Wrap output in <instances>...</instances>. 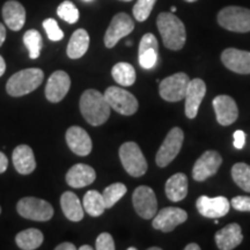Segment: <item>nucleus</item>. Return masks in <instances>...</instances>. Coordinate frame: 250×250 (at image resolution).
Segmentation results:
<instances>
[{
	"mask_svg": "<svg viewBox=\"0 0 250 250\" xmlns=\"http://www.w3.org/2000/svg\"><path fill=\"white\" fill-rule=\"evenodd\" d=\"M110 105L104 94L96 89H87L80 98V111L87 123L99 126L108 121L110 116Z\"/></svg>",
	"mask_w": 250,
	"mask_h": 250,
	"instance_id": "obj_1",
	"label": "nucleus"
},
{
	"mask_svg": "<svg viewBox=\"0 0 250 250\" xmlns=\"http://www.w3.org/2000/svg\"><path fill=\"white\" fill-rule=\"evenodd\" d=\"M156 26L166 48L174 51L183 48L187 41V31L183 22L176 15L167 12L160 13L156 19Z\"/></svg>",
	"mask_w": 250,
	"mask_h": 250,
	"instance_id": "obj_2",
	"label": "nucleus"
},
{
	"mask_svg": "<svg viewBox=\"0 0 250 250\" xmlns=\"http://www.w3.org/2000/svg\"><path fill=\"white\" fill-rule=\"evenodd\" d=\"M43 79H44V73L41 68L31 67L21 70L9 78L6 90L14 98L27 95L34 92L43 83Z\"/></svg>",
	"mask_w": 250,
	"mask_h": 250,
	"instance_id": "obj_3",
	"label": "nucleus"
},
{
	"mask_svg": "<svg viewBox=\"0 0 250 250\" xmlns=\"http://www.w3.org/2000/svg\"><path fill=\"white\" fill-rule=\"evenodd\" d=\"M218 23L234 33L250 31V9L239 6H228L219 12Z\"/></svg>",
	"mask_w": 250,
	"mask_h": 250,
	"instance_id": "obj_4",
	"label": "nucleus"
},
{
	"mask_svg": "<svg viewBox=\"0 0 250 250\" xmlns=\"http://www.w3.org/2000/svg\"><path fill=\"white\" fill-rule=\"evenodd\" d=\"M120 159L126 173L133 177H140L147 171V161L138 144L124 143L120 147Z\"/></svg>",
	"mask_w": 250,
	"mask_h": 250,
	"instance_id": "obj_5",
	"label": "nucleus"
},
{
	"mask_svg": "<svg viewBox=\"0 0 250 250\" xmlns=\"http://www.w3.org/2000/svg\"><path fill=\"white\" fill-rule=\"evenodd\" d=\"M21 217L36 221H48L54 215V208L50 203L36 197H24L17 205Z\"/></svg>",
	"mask_w": 250,
	"mask_h": 250,
	"instance_id": "obj_6",
	"label": "nucleus"
},
{
	"mask_svg": "<svg viewBox=\"0 0 250 250\" xmlns=\"http://www.w3.org/2000/svg\"><path fill=\"white\" fill-rule=\"evenodd\" d=\"M184 140V133L180 127H173L167 137H166L164 143L159 148L155 156V162L159 167L164 168L167 167L171 161L179 155V153L182 148Z\"/></svg>",
	"mask_w": 250,
	"mask_h": 250,
	"instance_id": "obj_7",
	"label": "nucleus"
},
{
	"mask_svg": "<svg viewBox=\"0 0 250 250\" xmlns=\"http://www.w3.org/2000/svg\"><path fill=\"white\" fill-rule=\"evenodd\" d=\"M104 96L110 108L124 116H130L138 110V101L133 94L120 87H108L104 92Z\"/></svg>",
	"mask_w": 250,
	"mask_h": 250,
	"instance_id": "obj_8",
	"label": "nucleus"
},
{
	"mask_svg": "<svg viewBox=\"0 0 250 250\" xmlns=\"http://www.w3.org/2000/svg\"><path fill=\"white\" fill-rule=\"evenodd\" d=\"M189 77L187 73L180 72L167 77L159 85L161 98L168 102H179L186 98V92L189 85Z\"/></svg>",
	"mask_w": 250,
	"mask_h": 250,
	"instance_id": "obj_9",
	"label": "nucleus"
},
{
	"mask_svg": "<svg viewBox=\"0 0 250 250\" xmlns=\"http://www.w3.org/2000/svg\"><path fill=\"white\" fill-rule=\"evenodd\" d=\"M133 208L137 214L143 219L154 218L158 211V201L155 193L149 187L140 186L134 190L132 195Z\"/></svg>",
	"mask_w": 250,
	"mask_h": 250,
	"instance_id": "obj_10",
	"label": "nucleus"
},
{
	"mask_svg": "<svg viewBox=\"0 0 250 250\" xmlns=\"http://www.w3.org/2000/svg\"><path fill=\"white\" fill-rule=\"evenodd\" d=\"M134 29V22L130 15L126 13H118L112 18L104 35V44L111 49L120 42L121 39L127 36Z\"/></svg>",
	"mask_w": 250,
	"mask_h": 250,
	"instance_id": "obj_11",
	"label": "nucleus"
},
{
	"mask_svg": "<svg viewBox=\"0 0 250 250\" xmlns=\"http://www.w3.org/2000/svg\"><path fill=\"white\" fill-rule=\"evenodd\" d=\"M223 164V158L217 151H206L195 162L192 168V177L195 181L203 182L217 174Z\"/></svg>",
	"mask_w": 250,
	"mask_h": 250,
	"instance_id": "obj_12",
	"label": "nucleus"
},
{
	"mask_svg": "<svg viewBox=\"0 0 250 250\" xmlns=\"http://www.w3.org/2000/svg\"><path fill=\"white\" fill-rule=\"evenodd\" d=\"M188 213L180 208H165L154 215L153 227L164 233H169L174 230L179 225L186 223Z\"/></svg>",
	"mask_w": 250,
	"mask_h": 250,
	"instance_id": "obj_13",
	"label": "nucleus"
},
{
	"mask_svg": "<svg viewBox=\"0 0 250 250\" xmlns=\"http://www.w3.org/2000/svg\"><path fill=\"white\" fill-rule=\"evenodd\" d=\"M197 210L205 218H221L229 212L230 202L226 197L218 196L210 198L208 196H201L196 202Z\"/></svg>",
	"mask_w": 250,
	"mask_h": 250,
	"instance_id": "obj_14",
	"label": "nucleus"
},
{
	"mask_svg": "<svg viewBox=\"0 0 250 250\" xmlns=\"http://www.w3.org/2000/svg\"><path fill=\"white\" fill-rule=\"evenodd\" d=\"M71 87V79L64 71H56L48 79L45 86V98L50 102H61L66 96Z\"/></svg>",
	"mask_w": 250,
	"mask_h": 250,
	"instance_id": "obj_15",
	"label": "nucleus"
},
{
	"mask_svg": "<svg viewBox=\"0 0 250 250\" xmlns=\"http://www.w3.org/2000/svg\"><path fill=\"white\" fill-rule=\"evenodd\" d=\"M206 94L205 83L199 78L190 79L186 92V116L188 118H195L198 114L199 105Z\"/></svg>",
	"mask_w": 250,
	"mask_h": 250,
	"instance_id": "obj_16",
	"label": "nucleus"
},
{
	"mask_svg": "<svg viewBox=\"0 0 250 250\" xmlns=\"http://www.w3.org/2000/svg\"><path fill=\"white\" fill-rule=\"evenodd\" d=\"M221 61L228 70L239 74H250V52L228 48L221 54Z\"/></svg>",
	"mask_w": 250,
	"mask_h": 250,
	"instance_id": "obj_17",
	"label": "nucleus"
},
{
	"mask_svg": "<svg viewBox=\"0 0 250 250\" xmlns=\"http://www.w3.org/2000/svg\"><path fill=\"white\" fill-rule=\"evenodd\" d=\"M217 121L220 125L227 126L233 124L239 116V109L234 100L228 95H219L212 101Z\"/></svg>",
	"mask_w": 250,
	"mask_h": 250,
	"instance_id": "obj_18",
	"label": "nucleus"
},
{
	"mask_svg": "<svg viewBox=\"0 0 250 250\" xmlns=\"http://www.w3.org/2000/svg\"><path fill=\"white\" fill-rule=\"evenodd\" d=\"M66 143L71 151L77 155L86 156L92 152V139L87 131L80 126H71L66 131Z\"/></svg>",
	"mask_w": 250,
	"mask_h": 250,
	"instance_id": "obj_19",
	"label": "nucleus"
},
{
	"mask_svg": "<svg viewBox=\"0 0 250 250\" xmlns=\"http://www.w3.org/2000/svg\"><path fill=\"white\" fill-rule=\"evenodd\" d=\"M215 243L220 250H232L241 245L243 236L239 224H229L215 233Z\"/></svg>",
	"mask_w": 250,
	"mask_h": 250,
	"instance_id": "obj_20",
	"label": "nucleus"
},
{
	"mask_svg": "<svg viewBox=\"0 0 250 250\" xmlns=\"http://www.w3.org/2000/svg\"><path fill=\"white\" fill-rule=\"evenodd\" d=\"M2 18L9 29L19 31L26 22V9L19 1L8 0L2 6Z\"/></svg>",
	"mask_w": 250,
	"mask_h": 250,
	"instance_id": "obj_21",
	"label": "nucleus"
},
{
	"mask_svg": "<svg viewBox=\"0 0 250 250\" xmlns=\"http://www.w3.org/2000/svg\"><path fill=\"white\" fill-rule=\"evenodd\" d=\"M96 179V173L85 164L74 165L66 174V183L72 188H83L92 184Z\"/></svg>",
	"mask_w": 250,
	"mask_h": 250,
	"instance_id": "obj_22",
	"label": "nucleus"
},
{
	"mask_svg": "<svg viewBox=\"0 0 250 250\" xmlns=\"http://www.w3.org/2000/svg\"><path fill=\"white\" fill-rule=\"evenodd\" d=\"M13 165L18 173L22 175L31 174L36 168V160L34 152L28 145H19L12 155Z\"/></svg>",
	"mask_w": 250,
	"mask_h": 250,
	"instance_id": "obj_23",
	"label": "nucleus"
},
{
	"mask_svg": "<svg viewBox=\"0 0 250 250\" xmlns=\"http://www.w3.org/2000/svg\"><path fill=\"white\" fill-rule=\"evenodd\" d=\"M165 191L171 202H181L188 195V177L186 174L177 173L166 182Z\"/></svg>",
	"mask_w": 250,
	"mask_h": 250,
	"instance_id": "obj_24",
	"label": "nucleus"
},
{
	"mask_svg": "<svg viewBox=\"0 0 250 250\" xmlns=\"http://www.w3.org/2000/svg\"><path fill=\"white\" fill-rule=\"evenodd\" d=\"M61 206L65 217L71 221H80L83 218V208L80 199L72 191L64 192L61 197Z\"/></svg>",
	"mask_w": 250,
	"mask_h": 250,
	"instance_id": "obj_25",
	"label": "nucleus"
},
{
	"mask_svg": "<svg viewBox=\"0 0 250 250\" xmlns=\"http://www.w3.org/2000/svg\"><path fill=\"white\" fill-rule=\"evenodd\" d=\"M89 48V35L85 29H77L71 36L67 45V56L71 59H79Z\"/></svg>",
	"mask_w": 250,
	"mask_h": 250,
	"instance_id": "obj_26",
	"label": "nucleus"
},
{
	"mask_svg": "<svg viewBox=\"0 0 250 250\" xmlns=\"http://www.w3.org/2000/svg\"><path fill=\"white\" fill-rule=\"evenodd\" d=\"M43 233L36 228H29L20 232L15 236V242L19 248L23 250L37 249L43 243Z\"/></svg>",
	"mask_w": 250,
	"mask_h": 250,
	"instance_id": "obj_27",
	"label": "nucleus"
},
{
	"mask_svg": "<svg viewBox=\"0 0 250 250\" xmlns=\"http://www.w3.org/2000/svg\"><path fill=\"white\" fill-rule=\"evenodd\" d=\"M111 76L118 85L123 87L132 86L136 81V70L129 62H117L111 70Z\"/></svg>",
	"mask_w": 250,
	"mask_h": 250,
	"instance_id": "obj_28",
	"label": "nucleus"
},
{
	"mask_svg": "<svg viewBox=\"0 0 250 250\" xmlns=\"http://www.w3.org/2000/svg\"><path fill=\"white\" fill-rule=\"evenodd\" d=\"M83 208L88 213L90 217H100L103 214V212L105 210L104 201H103V197L101 193L96 190H89L86 192V195L83 196Z\"/></svg>",
	"mask_w": 250,
	"mask_h": 250,
	"instance_id": "obj_29",
	"label": "nucleus"
},
{
	"mask_svg": "<svg viewBox=\"0 0 250 250\" xmlns=\"http://www.w3.org/2000/svg\"><path fill=\"white\" fill-rule=\"evenodd\" d=\"M23 43L29 52V58L36 59L40 57L41 50L43 46L42 36L35 29L27 30L23 35Z\"/></svg>",
	"mask_w": 250,
	"mask_h": 250,
	"instance_id": "obj_30",
	"label": "nucleus"
},
{
	"mask_svg": "<svg viewBox=\"0 0 250 250\" xmlns=\"http://www.w3.org/2000/svg\"><path fill=\"white\" fill-rule=\"evenodd\" d=\"M232 177L237 187L250 192V166L243 162L235 164L232 168Z\"/></svg>",
	"mask_w": 250,
	"mask_h": 250,
	"instance_id": "obj_31",
	"label": "nucleus"
},
{
	"mask_svg": "<svg viewBox=\"0 0 250 250\" xmlns=\"http://www.w3.org/2000/svg\"><path fill=\"white\" fill-rule=\"evenodd\" d=\"M127 189L123 183H114L107 187L102 193L105 208H111L126 193Z\"/></svg>",
	"mask_w": 250,
	"mask_h": 250,
	"instance_id": "obj_32",
	"label": "nucleus"
},
{
	"mask_svg": "<svg viewBox=\"0 0 250 250\" xmlns=\"http://www.w3.org/2000/svg\"><path fill=\"white\" fill-rule=\"evenodd\" d=\"M57 14L62 20L66 21L67 23H76L79 20V11L73 2L65 0L57 8Z\"/></svg>",
	"mask_w": 250,
	"mask_h": 250,
	"instance_id": "obj_33",
	"label": "nucleus"
},
{
	"mask_svg": "<svg viewBox=\"0 0 250 250\" xmlns=\"http://www.w3.org/2000/svg\"><path fill=\"white\" fill-rule=\"evenodd\" d=\"M156 0H138L133 6V17L139 22H144L151 15Z\"/></svg>",
	"mask_w": 250,
	"mask_h": 250,
	"instance_id": "obj_34",
	"label": "nucleus"
},
{
	"mask_svg": "<svg viewBox=\"0 0 250 250\" xmlns=\"http://www.w3.org/2000/svg\"><path fill=\"white\" fill-rule=\"evenodd\" d=\"M43 27H44L49 40L54 41V42H58V41L64 39V33L59 28L57 21L55 19H46V20L43 21Z\"/></svg>",
	"mask_w": 250,
	"mask_h": 250,
	"instance_id": "obj_35",
	"label": "nucleus"
},
{
	"mask_svg": "<svg viewBox=\"0 0 250 250\" xmlns=\"http://www.w3.org/2000/svg\"><path fill=\"white\" fill-rule=\"evenodd\" d=\"M156 61H158V50L156 49H148L139 54V64L145 70H151L154 67Z\"/></svg>",
	"mask_w": 250,
	"mask_h": 250,
	"instance_id": "obj_36",
	"label": "nucleus"
},
{
	"mask_svg": "<svg viewBox=\"0 0 250 250\" xmlns=\"http://www.w3.org/2000/svg\"><path fill=\"white\" fill-rule=\"evenodd\" d=\"M115 242L109 233H101L95 242V249L98 250H115Z\"/></svg>",
	"mask_w": 250,
	"mask_h": 250,
	"instance_id": "obj_37",
	"label": "nucleus"
},
{
	"mask_svg": "<svg viewBox=\"0 0 250 250\" xmlns=\"http://www.w3.org/2000/svg\"><path fill=\"white\" fill-rule=\"evenodd\" d=\"M233 208L242 212H250V197L248 196H236L230 202Z\"/></svg>",
	"mask_w": 250,
	"mask_h": 250,
	"instance_id": "obj_38",
	"label": "nucleus"
},
{
	"mask_svg": "<svg viewBox=\"0 0 250 250\" xmlns=\"http://www.w3.org/2000/svg\"><path fill=\"white\" fill-rule=\"evenodd\" d=\"M246 144V134L243 131L237 130L234 132V146L237 149H242Z\"/></svg>",
	"mask_w": 250,
	"mask_h": 250,
	"instance_id": "obj_39",
	"label": "nucleus"
},
{
	"mask_svg": "<svg viewBox=\"0 0 250 250\" xmlns=\"http://www.w3.org/2000/svg\"><path fill=\"white\" fill-rule=\"evenodd\" d=\"M8 167V160L2 152H0V174L5 173Z\"/></svg>",
	"mask_w": 250,
	"mask_h": 250,
	"instance_id": "obj_40",
	"label": "nucleus"
},
{
	"mask_svg": "<svg viewBox=\"0 0 250 250\" xmlns=\"http://www.w3.org/2000/svg\"><path fill=\"white\" fill-rule=\"evenodd\" d=\"M76 246L71 242H64L56 247V250H76Z\"/></svg>",
	"mask_w": 250,
	"mask_h": 250,
	"instance_id": "obj_41",
	"label": "nucleus"
},
{
	"mask_svg": "<svg viewBox=\"0 0 250 250\" xmlns=\"http://www.w3.org/2000/svg\"><path fill=\"white\" fill-rule=\"evenodd\" d=\"M6 40V28L2 23H0V46L4 44Z\"/></svg>",
	"mask_w": 250,
	"mask_h": 250,
	"instance_id": "obj_42",
	"label": "nucleus"
},
{
	"mask_svg": "<svg viewBox=\"0 0 250 250\" xmlns=\"http://www.w3.org/2000/svg\"><path fill=\"white\" fill-rule=\"evenodd\" d=\"M6 71V62L4 61V58L0 56V77H2V74L5 73Z\"/></svg>",
	"mask_w": 250,
	"mask_h": 250,
	"instance_id": "obj_43",
	"label": "nucleus"
},
{
	"mask_svg": "<svg viewBox=\"0 0 250 250\" xmlns=\"http://www.w3.org/2000/svg\"><path fill=\"white\" fill-rule=\"evenodd\" d=\"M184 250H201V247L196 245V243H189V245L186 246Z\"/></svg>",
	"mask_w": 250,
	"mask_h": 250,
	"instance_id": "obj_44",
	"label": "nucleus"
},
{
	"mask_svg": "<svg viewBox=\"0 0 250 250\" xmlns=\"http://www.w3.org/2000/svg\"><path fill=\"white\" fill-rule=\"evenodd\" d=\"M79 250H93V247L88 246V245H85V246H81Z\"/></svg>",
	"mask_w": 250,
	"mask_h": 250,
	"instance_id": "obj_45",
	"label": "nucleus"
},
{
	"mask_svg": "<svg viewBox=\"0 0 250 250\" xmlns=\"http://www.w3.org/2000/svg\"><path fill=\"white\" fill-rule=\"evenodd\" d=\"M149 250H161V248H159V247H152V248H149Z\"/></svg>",
	"mask_w": 250,
	"mask_h": 250,
	"instance_id": "obj_46",
	"label": "nucleus"
},
{
	"mask_svg": "<svg viewBox=\"0 0 250 250\" xmlns=\"http://www.w3.org/2000/svg\"><path fill=\"white\" fill-rule=\"evenodd\" d=\"M170 12H176V7H175V6H171Z\"/></svg>",
	"mask_w": 250,
	"mask_h": 250,
	"instance_id": "obj_47",
	"label": "nucleus"
},
{
	"mask_svg": "<svg viewBox=\"0 0 250 250\" xmlns=\"http://www.w3.org/2000/svg\"><path fill=\"white\" fill-rule=\"evenodd\" d=\"M187 2H195V1H197V0H186Z\"/></svg>",
	"mask_w": 250,
	"mask_h": 250,
	"instance_id": "obj_48",
	"label": "nucleus"
},
{
	"mask_svg": "<svg viewBox=\"0 0 250 250\" xmlns=\"http://www.w3.org/2000/svg\"><path fill=\"white\" fill-rule=\"evenodd\" d=\"M127 250H136V248H133V247H130V248H127Z\"/></svg>",
	"mask_w": 250,
	"mask_h": 250,
	"instance_id": "obj_49",
	"label": "nucleus"
},
{
	"mask_svg": "<svg viewBox=\"0 0 250 250\" xmlns=\"http://www.w3.org/2000/svg\"><path fill=\"white\" fill-rule=\"evenodd\" d=\"M121 1H132V0H121Z\"/></svg>",
	"mask_w": 250,
	"mask_h": 250,
	"instance_id": "obj_50",
	"label": "nucleus"
},
{
	"mask_svg": "<svg viewBox=\"0 0 250 250\" xmlns=\"http://www.w3.org/2000/svg\"><path fill=\"white\" fill-rule=\"evenodd\" d=\"M85 1H92V0H85Z\"/></svg>",
	"mask_w": 250,
	"mask_h": 250,
	"instance_id": "obj_51",
	"label": "nucleus"
},
{
	"mask_svg": "<svg viewBox=\"0 0 250 250\" xmlns=\"http://www.w3.org/2000/svg\"><path fill=\"white\" fill-rule=\"evenodd\" d=\"M0 213H1V208H0Z\"/></svg>",
	"mask_w": 250,
	"mask_h": 250,
	"instance_id": "obj_52",
	"label": "nucleus"
}]
</instances>
